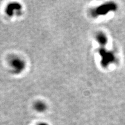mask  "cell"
Listing matches in <instances>:
<instances>
[{
  "mask_svg": "<svg viewBox=\"0 0 125 125\" xmlns=\"http://www.w3.org/2000/svg\"><path fill=\"white\" fill-rule=\"evenodd\" d=\"M21 10V6L18 3H13L9 4V5H8L6 7V14L10 16H11L12 15H14L17 11V13Z\"/></svg>",
  "mask_w": 125,
  "mask_h": 125,
  "instance_id": "2",
  "label": "cell"
},
{
  "mask_svg": "<svg viewBox=\"0 0 125 125\" xmlns=\"http://www.w3.org/2000/svg\"><path fill=\"white\" fill-rule=\"evenodd\" d=\"M9 64L13 73H21L25 68V62L18 57H12L10 60Z\"/></svg>",
  "mask_w": 125,
  "mask_h": 125,
  "instance_id": "1",
  "label": "cell"
},
{
  "mask_svg": "<svg viewBox=\"0 0 125 125\" xmlns=\"http://www.w3.org/2000/svg\"><path fill=\"white\" fill-rule=\"evenodd\" d=\"M34 108L36 109L38 112H42L44 111L46 108V106L45 104L41 101L37 102L34 104Z\"/></svg>",
  "mask_w": 125,
  "mask_h": 125,
  "instance_id": "3",
  "label": "cell"
}]
</instances>
